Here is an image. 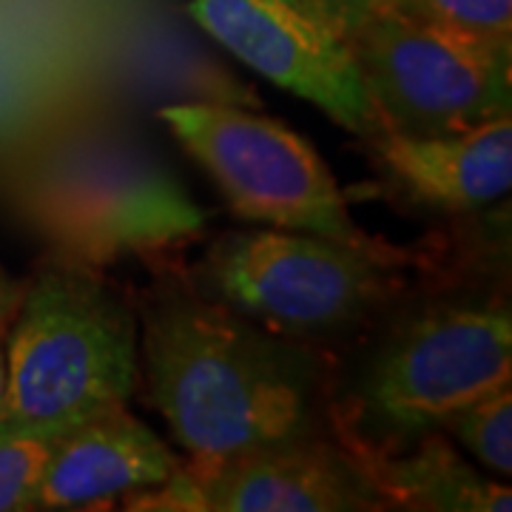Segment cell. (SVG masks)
Returning <instances> with one entry per match:
<instances>
[{
  "instance_id": "3957f363",
  "label": "cell",
  "mask_w": 512,
  "mask_h": 512,
  "mask_svg": "<svg viewBox=\"0 0 512 512\" xmlns=\"http://www.w3.org/2000/svg\"><path fill=\"white\" fill-rule=\"evenodd\" d=\"M160 120L242 220L379 251L350 217L328 163L279 120L220 103L165 106Z\"/></svg>"
},
{
  "instance_id": "277c9868",
  "label": "cell",
  "mask_w": 512,
  "mask_h": 512,
  "mask_svg": "<svg viewBox=\"0 0 512 512\" xmlns=\"http://www.w3.org/2000/svg\"><path fill=\"white\" fill-rule=\"evenodd\" d=\"M382 131L427 137L510 111V57L387 3L348 37Z\"/></svg>"
},
{
  "instance_id": "7c38bea8",
  "label": "cell",
  "mask_w": 512,
  "mask_h": 512,
  "mask_svg": "<svg viewBox=\"0 0 512 512\" xmlns=\"http://www.w3.org/2000/svg\"><path fill=\"white\" fill-rule=\"evenodd\" d=\"M456 436L473 456L498 476L512 473V390L501 384L473 402L450 410L436 424Z\"/></svg>"
},
{
  "instance_id": "8fae6325",
  "label": "cell",
  "mask_w": 512,
  "mask_h": 512,
  "mask_svg": "<svg viewBox=\"0 0 512 512\" xmlns=\"http://www.w3.org/2000/svg\"><path fill=\"white\" fill-rule=\"evenodd\" d=\"M384 507L427 512H510V487L478 476L441 436H427L402 458H387L365 441L348 447Z\"/></svg>"
},
{
  "instance_id": "30bf717a",
  "label": "cell",
  "mask_w": 512,
  "mask_h": 512,
  "mask_svg": "<svg viewBox=\"0 0 512 512\" xmlns=\"http://www.w3.org/2000/svg\"><path fill=\"white\" fill-rule=\"evenodd\" d=\"M384 168L416 197L444 211H476L512 188V117L481 126L410 137L379 131L370 137Z\"/></svg>"
},
{
  "instance_id": "ac0fdd59",
  "label": "cell",
  "mask_w": 512,
  "mask_h": 512,
  "mask_svg": "<svg viewBox=\"0 0 512 512\" xmlns=\"http://www.w3.org/2000/svg\"><path fill=\"white\" fill-rule=\"evenodd\" d=\"M9 325H12V322H0V345L6 342V333H9Z\"/></svg>"
},
{
  "instance_id": "9c48e42d",
  "label": "cell",
  "mask_w": 512,
  "mask_h": 512,
  "mask_svg": "<svg viewBox=\"0 0 512 512\" xmlns=\"http://www.w3.org/2000/svg\"><path fill=\"white\" fill-rule=\"evenodd\" d=\"M180 464L168 444L120 404L57 441L37 487L35 510H80L163 487Z\"/></svg>"
},
{
  "instance_id": "52a82bcc",
  "label": "cell",
  "mask_w": 512,
  "mask_h": 512,
  "mask_svg": "<svg viewBox=\"0 0 512 512\" xmlns=\"http://www.w3.org/2000/svg\"><path fill=\"white\" fill-rule=\"evenodd\" d=\"M137 510L183 512H353L384 510L356 456L322 439L242 456L191 458L163 487L128 493Z\"/></svg>"
},
{
  "instance_id": "4fadbf2b",
  "label": "cell",
  "mask_w": 512,
  "mask_h": 512,
  "mask_svg": "<svg viewBox=\"0 0 512 512\" xmlns=\"http://www.w3.org/2000/svg\"><path fill=\"white\" fill-rule=\"evenodd\" d=\"M447 32L512 52V0H390Z\"/></svg>"
},
{
  "instance_id": "6da1fadb",
  "label": "cell",
  "mask_w": 512,
  "mask_h": 512,
  "mask_svg": "<svg viewBox=\"0 0 512 512\" xmlns=\"http://www.w3.org/2000/svg\"><path fill=\"white\" fill-rule=\"evenodd\" d=\"M148 390L191 458L217 461L322 439L319 362L245 325L222 302L168 296L146 313Z\"/></svg>"
},
{
  "instance_id": "5bb4252c",
  "label": "cell",
  "mask_w": 512,
  "mask_h": 512,
  "mask_svg": "<svg viewBox=\"0 0 512 512\" xmlns=\"http://www.w3.org/2000/svg\"><path fill=\"white\" fill-rule=\"evenodd\" d=\"M57 441L0 430V512L35 510L37 487Z\"/></svg>"
},
{
  "instance_id": "ba28073f",
  "label": "cell",
  "mask_w": 512,
  "mask_h": 512,
  "mask_svg": "<svg viewBox=\"0 0 512 512\" xmlns=\"http://www.w3.org/2000/svg\"><path fill=\"white\" fill-rule=\"evenodd\" d=\"M188 15L245 66L359 137L382 128L350 46L299 0H191Z\"/></svg>"
},
{
  "instance_id": "7a4b0ae2",
  "label": "cell",
  "mask_w": 512,
  "mask_h": 512,
  "mask_svg": "<svg viewBox=\"0 0 512 512\" xmlns=\"http://www.w3.org/2000/svg\"><path fill=\"white\" fill-rule=\"evenodd\" d=\"M0 430L63 439L137 384V322L103 279L52 268L26 285L6 333Z\"/></svg>"
},
{
  "instance_id": "e0dca14e",
  "label": "cell",
  "mask_w": 512,
  "mask_h": 512,
  "mask_svg": "<svg viewBox=\"0 0 512 512\" xmlns=\"http://www.w3.org/2000/svg\"><path fill=\"white\" fill-rule=\"evenodd\" d=\"M3 345H0V413H3V402H6V350Z\"/></svg>"
},
{
  "instance_id": "5b68a950",
  "label": "cell",
  "mask_w": 512,
  "mask_h": 512,
  "mask_svg": "<svg viewBox=\"0 0 512 512\" xmlns=\"http://www.w3.org/2000/svg\"><path fill=\"white\" fill-rule=\"evenodd\" d=\"M202 276L225 308L288 333H325L362 322L393 293L390 259L302 231L220 237Z\"/></svg>"
},
{
  "instance_id": "2e32d148",
  "label": "cell",
  "mask_w": 512,
  "mask_h": 512,
  "mask_svg": "<svg viewBox=\"0 0 512 512\" xmlns=\"http://www.w3.org/2000/svg\"><path fill=\"white\" fill-rule=\"evenodd\" d=\"M26 293V282H18L0 268V322H12Z\"/></svg>"
},
{
  "instance_id": "9a60e30c",
  "label": "cell",
  "mask_w": 512,
  "mask_h": 512,
  "mask_svg": "<svg viewBox=\"0 0 512 512\" xmlns=\"http://www.w3.org/2000/svg\"><path fill=\"white\" fill-rule=\"evenodd\" d=\"M308 6L316 18L330 26L336 35L348 43V37L365 23L373 12H379L390 0H299Z\"/></svg>"
},
{
  "instance_id": "8992f818",
  "label": "cell",
  "mask_w": 512,
  "mask_h": 512,
  "mask_svg": "<svg viewBox=\"0 0 512 512\" xmlns=\"http://www.w3.org/2000/svg\"><path fill=\"white\" fill-rule=\"evenodd\" d=\"M512 379V319L498 308L450 305L402 328L362 382L367 416L387 430L436 427L450 410Z\"/></svg>"
}]
</instances>
